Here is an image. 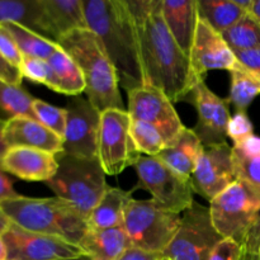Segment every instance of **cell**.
<instances>
[{
	"label": "cell",
	"mask_w": 260,
	"mask_h": 260,
	"mask_svg": "<svg viewBox=\"0 0 260 260\" xmlns=\"http://www.w3.org/2000/svg\"><path fill=\"white\" fill-rule=\"evenodd\" d=\"M75 260H94V259H91L90 256H88V255H81L80 258H78V259H75Z\"/></svg>",
	"instance_id": "obj_47"
},
{
	"label": "cell",
	"mask_w": 260,
	"mask_h": 260,
	"mask_svg": "<svg viewBox=\"0 0 260 260\" xmlns=\"http://www.w3.org/2000/svg\"><path fill=\"white\" fill-rule=\"evenodd\" d=\"M193 104L197 109L198 121L193 128L203 146L225 144L230 123V102L213 93L205 80H200L193 88Z\"/></svg>",
	"instance_id": "obj_15"
},
{
	"label": "cell",
	"mask_w": 260,
	"mask_h": 260,
	"mask_svg": "<svg viewBox=\"0 0 260 260\" xmlns=\"http://www.w3.org/2000/svg\"><path fill=\"white\" fill-rule=\"evenodd\" d=\"M35 99L20 85H14L0 79V113L5 114L8 119L15 117L36 119L33 112Z\"/></svg>",
	"instance_id": "obj_29"
},
{
	"label": "cell",
	"mask_w": 260,
	"mask_h": 260,
	"mask_svg": "<svg viewBox=\"0 0 260 260\" xmlns=\"http://www.w3.org/2000/svg\"><path fill=\"white\" fill-rule=\"evenodd\" d=\"M134 167L139 177V187L149 190L152 200L164 207L183 213L194 203L190 178L174 172L157 156L141 155Z\"/></svg>",
	"instance_id": "obj_9"
},
{
	"label": "cell",
	"mask_w": 260,
	"mask_h": 260,
	"mask_svg": "<svg viewBox=\"0 0 260 260\" xmlns=\"http://www.w3.org/2000/svg\"><path fill=\"white\" fill-rule=\"evenodd\" d=\"M249 13H250L258 22H260V0H253V2H251Z\"/></svg>",
	"instance_id": "obj_45"
},
{
	"label": "cell",
	"mask_w": 260,
	"mask_h": 260,
	"mask_svg": "<svg viewBox=\"0 0 260 260\" xmlns=\"http://www.w3.org/2000/svg\"><path fill=\"white\" fill-rule=\"evenodd\" d=\"M7 119L0 118V169H2V161L4 159V155L7 154L8 146L4 141V127Z\"/></svg>",
	"instance_id": "obj_43"
},
{
	"label": "cell",
	"mask_w": 260,
	"mask_h": 260,
	"mask_svg": "<svg viewBox=\"0 0 260 260\" xmlns=\"http://www.w3.org/2000/svg\"><path fill=\"white\" fill-rule=\"evenodd\" d=\"M18 196L19 193H17V190L13 187L12 179L8 177L7 173L0 169V203L10 198L18 197Z\"/></svg>",
	"instance_id": "obj_41"
},
{
	"label": "cell",
	"mask_w": 260,
	"mask_h": 260,
	"mask_svg": "<svg viewBox=\"0 0 260 260\" xmlns=\"http://www.w3.org/2000/svg\"><path fill=\"white\" fill-rule=\"evenodd\" d=\"M189 58L196 76L201 80H205L206 74L211 70L233 71L240 66L222 35L216 32L201 18Z\"/></svg>",
	"instance_id": "obj_16"
},
{
	"label": "cell",
	"mask_w": 260,
	"mask_h": 260,
	"mask_svg": "<svg viewBox=\"0 0 260 260\" xmlns=\"http://www.w3.org/2000/svg\"><path fill=\"white\" fill-rule=\"evenodd\" d=\"M4 23L23 25L48 38L42 0H0V24Z\"/></svg>",
	"instance_id": "obj_24"
},
{
	"label": "cell",
	"mask_w": 260,
	"mask_h": 260,
	"mask_svg": "<svg viewBox=\"0 0 260 260\" xmlns=\"http://www.w3.org/2000/svg\"><path fill=\"white\" fill-rule=\"evenodd\" d=\"M88 28L103 47L127 91L145 85L136 23L124 0H81Z\"/></svg>",
	"instance_id": "obj_2"
},
{
	"label": "cell",
	"mask_w": 260,
	"mask_h": 260,
	"mask_svg": "<svg viewBox=\"0 0 260 260\" xmlns=\"http://www.w3.org/2000/svg\"><path fill=\"white\" fill-rule=\"evenodd\" d=\"M198 14L216 32L223 33L243 19L248 12L236 0H197Z\"/></svg>",
	"instance_id": "obj_26"
},
{
	"label": "cell",
	"mask_w": 260,
	"mask_h": 260,
	"mask_svg": "<svg viewBox=\"0 0 260 260\" xmlns=\"http://www.w3.org/2000/svg\"><path fill=\"white\" fill-rule=\"evenodd\" d=\"M0 208L12 223L24 230L56 236L75 245L89 230L88 220L58 197L30 198L19 194L0 203Z\"/></svg>",
	"instance_id": "obj_4"
},
{
	"label": "cell",
	"mask_w": 260,
	"mask_h": 260,
	"mask_svg": "<svg viewBox=\"0 0 260 260\" xmlns=\"http://www.w3.org/2000/svg\"><path fill=\"white\" fill-rule=\"evenodd\" d=\"M231 86L229 102L238 112H245L251 102L260 94V75L251 73L240 63L238 69L230 71Z\"/></svg>",
	"instance_id": "obj_27"
},
{
	"label": "cell",
	"mask_w": 260,
	"mask_h": 260,
	"mask_svg": "<svg viewBox=\"0 0 260 260\" xmlns=\"http://www.w3.org/2000/svg\"><path fill=\"white\" fill-rule=\"evenodd\" d=\"M4 141L10 147H30L43 150L53 155L63 151V140L43 126L42 123L27 117L7 119L4 127Z\"/></svg>",
	"instance_id": "obj_18"
},
{
	"label": "cell",
	"mask_w": 260,
	"mask_h": 260,
	"mask_svg": "<svg viewBox=\"0 0 260 260\" xmlns=\"http://www.w3.org/2000/svg\"><path fill=\"white\" fill-rule=\"evenodd\" d=\"M0 260H8V250L7 245H5L4 240L0 236Z\"/></svg>",
	"instance_id": "obj_46"
},
{
	"label": "cell",
	"mask_w": 260,
	"mask_h": 260,
	"mask_svg": "<svg viewBox=\"0 0 260 260\" xmlns=\"http://www.w3.org/2000/svg\"><path fill=\"white\" fill-rule=\"evenodd\" d=\"M210 260H241V245L231 239H223L215 249Z\"/></svg>",
	"instance_id": "obj_38"
},
{
	"label": "cell",
	"mask_w": 260,
	"mask_h": 260,
	"mask_svg": "<svg viewBox=\"0 0 260 260\" xmlns=\"http://www.w3.org/2000/svg\"><path fill=\"white\" fill-rule=\"evenodd\" d=\"M160 259H161V255H159V254L146 253V251L131 248L129 250H127L118 260H160Z\"/></svg>",
	"instance_id": "obj_42"
},
{
	"label": "cell",
	"mask_w": 260,
	"mask_h": 260,
	"mask_svg": "<svg viewBox=\"0 0 260 260\" xmlns=\"http://www.w3.org/2000/svg\"><path fill=\"white\" fill-rule=\"evenodd\" d=\"M132 200L131 190L108 187L107 192L91 211L88 218L89 229L118 228L123 223L124 211Z\"/></svg>",
	"instance_id": "obj_25"
},
{
	"label": "cell",
	"mask_w": 260,
	"mask_h": 260,
	"mask_svg": "<svg viewBox=\"0 0 260 260\" xmlns=\"http://www.w3.org/2000/svg\"><path fill=\"white\" fill-rule=\"evenodd\" d=\"M124 2L136 23L145 85L161 90L173 104L185 99L201 79L165 24L162 0Z\"/></svg>",
	"instance_id": "obj_1"
},
{
	"label": "cell",
	"mask_w": 260,
	"mask_h": 260,
	"mask_svg": "<svg viewBox=\"0 0 260 260\" xmlns=\"http://www.w3.org/2000/svg\"><path fill=\"white\" fill-rule=\"evenodd\" d=\"M0 79L7 81V83L14 84V85H20L23 76L17 68L10 65L0 56Z\"/></svg>",
	"instance_id": "obj_40"
},
{
	"label": "cell",
	"mask_w": 260,
	"mask_h": 260,
	"mask_svg": "<svg viewBox=\"0 0 260 260\" xmlns=\"http://www.w3.org/2000/svg\"><path fill=\"white\" fill-rule=\"evenodd\" d=\"M8 260H75L84 255L75 244L56 236L27 231L12 223L3 234Z\"/></svg>",
	"instance_id": "obj_13"
},
{
	"label": "cell",
	"mask_w": 260,
	"mask_h": 260,
	"mask_svg": "<svg viewBox=\"0 0 260 260\" xmlns=\"http://www.w3.org/2000/svg\"><path fill=\"white\" fill-rule=\"evenodd\" d=\"M56 159L57 172L46 185L88 220L109 187L99 159H84L63 152L56 155Z\"/></svg>",
	"instance_id": "obj_5"
},
{
	"label": "cell",
	"mask_w": 260,
	"mask_h": 260,
	"mask_svg": "<svg viewBox=\"0 0 260 260\" xmlns=\"http://www.w3.org/2000/svg\"><path fill=\"white\" fill-rule=\"evenodd\" d=\"M260 255V210L241 243V260H258Z\"/></svg>",
	"instance_id": "obj_36"
},
{
	"label": "cell",
	"mask_w": 260,
	"mask_h": 260,
	"mask_svg": "<svg viewBox=\"0 0 260 260\" xmlns=\"http://www.w3.org/2000/svg\"><path fill=\"white\" fill-rule=\"evenodd\" d=\"M57 43L79 66L85 80L84 93L101 113L108 109L127 111L119 91L116 69L93 30L89 28L74 30L60 38Z\"/></svg>",
	"instance_id": "obj_3"
},
{
	"label": "cell",
	"mask_w": 260,
	"mask_h": 260,
	"mask_svg": "<svg viewBox=\"0 0 260 260\" xmlns=\"http://www.w3.org/2000/svg\"><path fill=\"white\" fill-rule=\"evenodd\" d=\"M131 135L137 150L145 156H159L167 147L161 134L146 122L131 118Z\"/></svg>",
	"instance_id": "obj_31"
},
{
	"label": "cell",
	"mask_w": 260,
	"mask_h": 260,
	"mask_svg": "<svg viewBox=\"0 0 260 260\" xmlns=\"http://www.w3.org/2000/svg\"><path fill=\"white\" fill-rule=\"evenodd\" d=\"M2 170L28 182H47L57 172L56 155L30 147H10L2 161Z\"/></svg>",
	"instance_id": "obj_17"
},
{
	"label": "cell",
	"mask_w": 260,
	"mask_h": 260,
	"mask_svg": "<svg viewBox=\"0 0 260 260\" xmlns=\"http://www.w3.org/2000/svg\"><path fill=\"white\" fill-rule=\"evenodd\" d=\"M208 208L217 233L241 245L260 210V196L238 179L213 198Z\"/></svg>",
	"instance_id": "obj_7"
},
{
	"label": "cell",
	"mask_w": 260,
	"mask_h": 260,
	"mask_svg": "<svg viewBox=\"0 0 260 260\" xmlns=\"http://www.w3.org/2000/svg\"><path fill=\"white\" fill-rule=\"evenodd\" d=\"M51 69V78L47 88L56 93L70 96H79L85 91V80L75 61L58 48L47 58Z\"/></svg>",
	"instance_id": "obj_23"
},
{
	"label": "cell",
	"mask_w": 260,
	"mask_h": 260,
	"mask_svg": "<svg viewBox=\"0 0 260 260\" xmlns=\"http://www.w3.org/2000/svg\"><path fill=\"white\" fill-rule=\"evenodd\" d=\"M233 157L238 179L260 196V155H246L233 147Z\"/></svg>",
	"instance_id": "obj_32"
},
{
	"label": "cell",
	"mask_w": 260,
	"mask_h": 260,
	"mask_svg": "<svg viewBox=\"0 0 260 260\" xmlns=\"http://www.w3.org/2000/svg\"><path fill=\"white\" fill-rule=\"evenodd\" d=\"M19 71L23 78L29 79L33 83L43 84V85L48 86L51 78V69L47 60L30 57V56H23Z\"/></svg>",
	"instance_id": "obj_34"
},
{
	"label": "cell",
	"mask_w": 260,
	"mask_h": 260,
	"mask_svg": "<svg viewBox=\"0 0 260 260\" xmlns=\"http://www.w3.org/2000/svg\"><path fill=\"white\" fill-rule=\"evenodd\" d=\"M161 12L165 24L183 52L190 56L200 14L197 0H162Z\"/></svg>",
	"instance_id": "obj_19"
},
{
	"label": "cell",
	"mask_w": 260,
	"mask_h": 260,
	"mask_svg": "<svg viewBox=\"0 0 260 260\" xmlns=\"http://www.w3.org/2000/svg\"><path fill=\"white\" fill-rule=\"evenodd\" d=\"M258 260H260V255H259V258H258Z\"/></svg>",
	"instance_id": "obj_49"
},
{
	"label": "cell",
	"mask_w": 260,
	"mask_h": 260,
	"mask_svg": "<svg viewBox=\"0 0 260 260\" xmlns=\"http://www.w3.org/2000/svg\"><path fill=\"white\" fill-rule=\"evenodd\" d=\"M234 52L260 48V22L250 13L222 35Z\"/></svg>",
	"instance_id": "obj_30"
},
{
	"label": "cell",
	"mask_w": 260,
	"mask_h": 260,
	"mask_svg": "<svg viewBox=\"0 0 260 260\" xmlns=\"http://www.w3.org/2000/svg\"><path fill=\"white\" fill-rule=\"evenodd\" d=\"M4 25L14 37L23 56L47 60L52 53H55L60 48L58 43L53 42V41L48 40L23 25L15 24V23H4Z\"/></svg>",
	"instance_id": "obj_28"
},
{
	"label": "cell",
	"mask_w": 260,
	"mask_h": 260,
	"mask_svg": "<svg viewBox=\"0 0 260 260\" xmlns=\"http://www.w3.org/2000/svg\"><path fill=\"white\" fill-rule=\"evenodd\" d=\"M160 260H169V259H167V258H162V256H161V259H160Z\"/></svg>",
	"instance_id": "obj_48"
},
{
	"label": "cell",
	"mask_w": 260,
	"mask_h": 260,
	"mask_svg": "<svg viewBox=\"0 0 260 260\" xmlns=\"http://www.w3.org/2000/svg\"><path fill=\"white\" fill-rule=\"evenodd\" d=\"M202 149V142L200 141L193 128L184 127L177 140L172 145L165 147L157 157L174 172L179 173L185 178H190L197 167Z\"/></svg>",
	"instance_id": "obj_22"
},
{
	"label": "cell",
	"mask_w": 260,
	"mask_h": 260,
	"mask_svg": "<svg viewBox=\"0 0 260 260\" xmlns=\"http://www.w3.org/2000/svg\"><path fill=\"white\" fill-rule=\"evenodd\" d=\"M10 225H12V221L8 218V216L0 208V236H3V234L10 228Z\"/></svg>",
	"instance_id": "obj_44"
},
{
	"label": "cell",
	"mask_w": 260,
	"mask_h": 260,
	"mask_svg": "<svg viewBox=\"0 0 260 260\" xmlns=\"http://www.w3.org/2000/svg\"><path fill=\"white\" fill-rule=\"evenodd\" d=\"M66 109L63 154L84 159H98L101 112L81 96H74Z\"/></svg>",
	"instance_id": "obj_12"
},
{
	"label": "cell",
	"mask_w": 260,
	"mask_h": 260,
	"mask_svg": "<svg viewBox=\"0 0 260 260\" xmlns=\"http://www.w3.org/2000/svg\"><path fill=\"white\" fill-rule=\"evenodd\" d=\"M0 56L7 62H9L10 65L19 70L23 55L18 47L17 42H15L14 37L4 24H0Z\"/></svg>",
	"instance_id": "obj_37"
},
{
	"label": "cell",
	"mask_w": 260,
	"mask_h": 260,
	"mask_svg": "<svg viewBox=\"0 0 260 260\" xmlns=\"http://www.w3.org/2000/svg\"><path fill=\"white\" fill-rule=\"evenodd\" d=\"M33 112H35L36 119L43 126L55 132L57 136L63 140L66 128V109L58 108V107L48 104L47 102L35 99L33 102Z\"/></svg>",
	"instance_id": "obj_33"
},
{
	"label": "cell",
	"mask_w": 260,
	"mask_h": 260,
	"mask_svg": "<svg viewBox=\"0 0 260 260\" xmlns=\"http://www.w3.org/2000/svg\"><path fill=\"white\" fill-rule=\"evenodd\" d=\"M236 180L233 146L228 142L203 146L197 167L190 177L194 193L211 202Z\"/></svg>",
	"instance_id": "obj_14"
},
{
	"label": "cell",
	"mask_w": 260,
	"mask_h": 260,
	"mask_svg": "<svg viewBox=\"0 0 260 260\" xmlns=\"http://www.w3.org/2000/svg\"><path fill=\"white\" fill-rule=\"evenodd\" d=\"M222 240L211 220L210 208L194 202L182 213L179 230L161 256L169 260H210Z\"/></svg>",
	"instance_id": "obj_8"
},
{
	"label": "cell",
	"mask_w": 260,
	"mask_h": 260,
	"mask_svg": "<svg viewBox=\"0 0 260 260\" xmlns=\"http://www.w3.org/2000/svg\"><path fill=\"white\" fill-rule=\"evenodd\" d=\"M141 156L131 135V117L121 109L101 113L98 159L106 175H118Z\"/></svg>",
	"instance_id": "obj_10"
},
{
	"label": "cell",
	"mask_w": 260,
	"mask_h": 260,
	"mask_svg": "<svg viewBox=\"0 0 260 260\" xmlns=\"http://www.w3.org/2000/svg\"><path fill=\"white\" fill-rule=\"evenodd\" d=\"M42 4L46 30L53 42L74 30L88 28L81 0H42Z\"/></svg>",
	"instance_id": "obj_20"
},
{
	"label": "cell",
	"mask_w": 260,
	"mask_h": 260,
	"mask_svg": "<svg viewBox=\"0 0 260 260\" xmlns=\"http://www.w3.org/2000/svg\"><path fill=\"white\" fill-rule=\"evenodd\" d=\"M84 255L94 260H118L132 248L122 226L111 229H89L78 244Z\"/></svg>",
	"instance_id": "obj_21"
},
{
	"label": "cell",
	"mask_w": 260,
	"mask_h": 260,
	"mask_svg": "<svg viewBox=\"0 0 260 260\" xmlns=\"http://www.w3.org/2000/svg\"><path fill=\"white\" fill-rule=\"evenodd\" d=\"M182 223V213L155 200H134L127 205L122 228L134 249L161 255Z\"/></svg>",
	"instance_id": "obj_6"
},
{
	"label": "cell",
	"mask_w": 260,
	"mask_h": 260,
	"mask_svg": "<svg viewBox=\"0 0 260 260\" xmlns=\"http://www.w3.org/2000/svg\"><path fill=\"white\" fill-rule=\"evenodd\" d=\"M239 62L245 69L260 75V48L234 52Z\"/></svg>",
	"instance_id": "obj_39"
},
{
	"label": "cell",
	"mask_w": 260,
	"mask_h": 260,
	"mask_svg": "<svg viewBox=\"0 0 260 260\" xmlns=\"http://www.w3.org/2000/svg\"><path fill=\"white\" fill-rule=\"evenodd\" d=\"M228 136L233 140L234 146L243 144L249 137L254 136V128L246 112H236L230 119Z\"/></svg>",
	"instance_id": "obj_35"
},
{
	"label": "cell",
	"mask_w": 260,
	"mask_h": 260,
	"mask_svg": "<svg viewBox=\"0 0 260 260\" xmlns=\"http://www.w3.org/2000/svg\"><path fill=\"white\" fill-rule=\"evenodd\" d=\"M128 112L132 119L146 122L161 134L167 147L177 140L184 124L180 121L172 101L159 89L144 85L127 91Z\"/></svg>",
	"instance_id": "obj_11"
}]
</instances>
